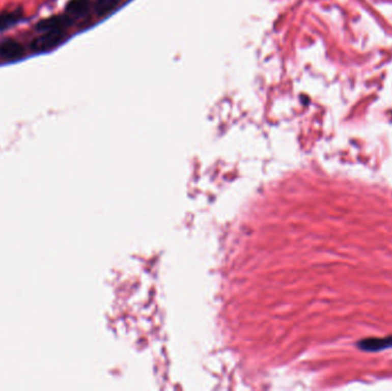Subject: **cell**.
Listing matches in <instances>:
<instances>
[{"label":"cell","instance_id":"cell-1","mask_svg":"<svg viewBox=\"0 0 392 391\" xmlns=\"http://www.w3.org/2000/svg\"><path fill=\"white\" fill-rule=\"evenodd\" d=\"M66 39V30H53L43 33L42 36L35 38L30 44L34 52H47L58 47Z\"/></svg>","mask_w":392,"mask_h":391},{"label":"cell","instance_id":"cell-2","mask_svg":"<svg viewBox=\"0 0 392 391\" xmlns=\"http://www.w3.org/2000/svg\"><path fill=\"white\" fill-rule=\"evenodd\" d=\"M72 21H74V19H71L68 14L55 15L40 20L36 24V29L40 31V33H46V31L53 30H66L72 24Z\"/></svg>","mask_w":392,"mask_h":391},{"label":"cell","instance_id":"cell-3","mask_svg":"<svg viewBox=\"0 0 392 391\" xmlns=\"http://www.w3.org/2000/svg\"><path fill=\"white\" fill-rule=\"evenodd\" d=\"M24 54V47L14 39H7L0 43V58L4 60L14 61L21 59Z\"/></svg>","mask_w":392,"mask_h":391},{"label":"cell","instance_id":"cell-4","mask_svg":"<svg viewBox=\"0 0 392 391\" xmlns=\"http://www.w3.org/2000/svg\"><path fill=\"white\" fill-rule=\"evenodd\" d=\"M355 345H357L360 350H362V351H367V352L382 351V350L392 348V335L383 339H365L359 341Z\"/></svg>","mask_w":392,"mask_h":391},{"label":"cell","instance_id":"cell-5","mask_svg":"<svg viewBox=\"0 0 392 391\" xmlns=\"http://www.w3.org/2000/svg\"><path fill=\"white\" fill-rule=\"evenodd\" d=\"M23 19V10L21 7L13 11H4L0 13V33L10 30L19 24Z\"/></svg>","mask_w":392,"mask_h":391},{"label":"cell","instance_id":"cell-6","mask_svg":"<svg viewBox=\"0 0 392 391\" xmlns=\"http://www.w3.org/2000/svg\"><path fill=\"white\" fill-rule=\"evenodd\" d=\"M91 7V0H70L66 6V13L71 19L81 17L88 14Z\"/></svg>","mask_w":392,"mask_h":391},{"label":"cell","instance_id":"cell-7","mask_svg":"<svg viewBox=\"0 0 392 391\" xmlns=\"http://www.w3.org/2000/svg\"><path fill=\"white\" fill-rule=\"evenodd\" d=\"M120 0H97L94 5V11L99 16L107 15L108 13L115 10Z\"/></svg>","mask_w":392,"mask_h":391}]
</instances>
